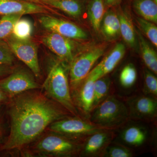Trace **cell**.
Instances as JSON below:
<instances>
[{
    "label": "cell",
    "mask_w": 157,
    "mask_h": 157,
    "mask_svg": "<svg viewBox=\"0 0 157 157\" xmlns=\"http://www.w3.org/2000/svg\"><path fill=\"white\" fill-rule=\"evenodd\" d=\"M10 100V132L1 150H22L54 122L72 115L44 93L36 90L24 92Z\"/></svg>",
    "instance_id": "obj_1"
},
{
    "label": "cell",
    "mask_w": 157,
    "mask_h": 157,
    "mask_svg": "<svg viewBox=\"0 0 157 157\" xmlns=\"http://www.w3.org/2000/svg\"><path fill=\"white\" fill-rule=\"evenodd\" d=\"M69 66L59 60L55 63L42 85L47 97L65 108L74 116H79L73 102L68 72Z\"/></svg>",
    "instance_id": "obj_2"
},
{
    "label": "cell",
    "mask_w": 157,
    "mask_h": 157,
    "mask_svg": "<svg viewBox=\"0 0 157 157\" xmlns=\"http://www.w3.org/2000/svg\"><path fill=\"white\" fill-rule=\"evenodd\" d=\"M31 144V153L42 156L72 157L80 155L83 143L51 132L41 135Z\"/></svg>",
    "instance_id": "obj_3"
},
{
    "label": "cell",
    "mask_w": 157,
    "mask_h": 157,
    "mask_svg": "<svg viewBox=\"0 0 157 157\" xmlns=\"http://www.w3.org/2000/svg\"><path fill=\"white\" fill-rule=\"evenodd\" d=\"M90 121L100 126L114 130L128 120L129 109L122 101L109 96L91 112Z\"/></svg>",
    "instance_id": "obj_4"
},
{
    "label": "cell",
    "mask_w": 157,
    "mask_h": 157,
    "mask_svg": "<svg viewBox=\"0 0 157 157\" xmlns=\"http://www.w3.org/2000/svg\"><path fill=\"white\" fill-rule=\"evenodd\" d=\"M71 139L83 141L90 135L105 130H112L93 123L79 116L67 117L56 121L47 128Z\"/></svg>",
    "instance_id": "obj_5"
},
{
    "label": "cell",
    "mask_w": 157,
    "mask_h": 157,
    "mask_svg": "<svg viewBox=\"0 0 157 157\" xmlns=\"http://www.w3.org/2000/svg\"><path fill=\"white\" fill-rule=\"evenodd\" d=\"M105 49V46L98 45L82 52L74 58L69 67L71 94L88 76L96 62L104 54Z\"/></svg>",
    "instance_id": "obj_6"
},
{
    "label": "cell",
    "mask_w": 157,
    "mask_h": 157,
    "mask_svg": "<svg viewBox=\"0 0 157 157\" xmlns=\"http://www.w3.org/2000/svg\"><path fill=\"white\" fill-rule=\"evenodd\" d=\"M102 75V68L100 63L91 70L79 86L71 94L77 110L78 109L85 115H90L92 111L94 84Z\"/></svg>",
    "instance_id": "obj_7"
},
{
    "label": "cell",
    "mask_w": 157,
    "mask_h": 157,
    "mask_svg": "<svg viewBox=\"0 0 157 157\" xmlns=\"http://www.w3.org/2000/svg\"><path fill=\"white\" fill-rule=\"evenodd\" d=\"M40 87L34 76L25 69L13 70L8 76L0 80V88L9 99L24 92L36 90Z\"/></svg>",
    "instance_id": "obj_8"
},
{
    "label": "cell",
    "mask_w": 157,
    "mask_h": 157,
    "mask_svg": "<svg viewBox=\"0 0 157 157\" xmlns=\"http://www.w3.org/2000/svg\"><path fill=\"white\" fill-rule=\"evenodd\" d=\"M12 53L23 62L35 76L40 75V69L38 59V47L30 39L18 40L11 36L5 39Z\"/></svg>",
    "instance_id": "obj_9"
},
{
    "label": "cell",
    "mask_w": 157,
    "mask_h": 157,
    "mask_svg": "<svg viewBox=\"0 0 157 157\" xmlns=\"http://www.w3.org/2000/svg\"><path fill=\"white\" fill-rule=\"evenodd\" d=\"M39 23L45 29L73 40H86L88 35L81 28L69 21L44 14L40 17Z\"/></svg>",
    "instance_id": "obj_10"
},
{
    "label": "cell",
    "mask_w": 157,
    "mask_h": 157,
    "mask_svg": "<svg viewBox=\"0 0 157 157\" xmlns=\"http://www.w3.org/2000/svg\"><path fill=\"white\" fill-rule=\"evenodd\" d=\"M42 42L59 59L69 65L77 55V43L74 40L58 34L50 32L43 37Z\"/></svg>",
    "instance_id": "obj_11"
},
{
    "label": "cell",
    "mask_w": 157,
    "mask_h": 157,
    "mask_svg": "<svg viewBox=\"0 0 157 157\" xmlns=\"http://www.w3.org/2000/svg\"><path fill=\"white\" fill-rule=\"evenodd\" d=\"M53 11L48 6L25 0H0V16L14 14H48Z\"/></svg>",
    "instance_id": "obj_12"
},
{
    "label": "cell",
    "mask_w": 157,
    "mask_h": 157,
    "mask_svg": "<svg viewBox=\"0 0 157 157\" xmlns=\"http://www.w3.org/2000/svg\"><path fill=\"white\" fill-rule=\"evenodd\" d=\"M113 130H105L90 135L83 142L80 155L103 156L114 137Z\"/></svg>",
    "instance_id": "obj_13"
},
{
    "label": "cell",
    "mask_w": 157,
    "mask_h": 157,
    "mask_svg": "<svg viewBox=\"0 0 157 157\" xmlns=\"http://www.w3.org/2000/svg\"><path fill=\"white\" fill-rule=\"evenodd\" d=\"M129 104L130 117L144 120L156 117L157 102L154 97L140 96L132 99Z\"/></svg>",
    "instance_id": "obj_14"
},
{
    "label": "cell",
    "mask_w": 157,
    "mask_h": 157,
    "mask_svg": "<svg viewBox=\"0 0 157 157\" xmlns=\"http://www.w3.org/2000/svg\"><path fill=\"white\" fill-rule=\"evenodd\" d=\"M100 30L107 40H114L119 36L120 23L118 14L111 11L105 13L101 21Z\"/></svg>",
    "instance_id": "obj_15"
},
{
    "label": "cell",
    "mask_w": 157,
    "mask_h": 157,
    "mask_svg": "<svg viewBox=\"0 0 157 157\" xmlns=\"http://www.w3.org/2000/svg\"><path fill=\"white\" fill-rule=\"evenodd\" d=\"M125 52V46L123 43H118L114 46L100 63L102 68V77L107 76L115 69L123 58Z\"/></svg>",
    "instance_id": "obj_16"
},
{
    "label": "cell",
    "mask_w": 157,
    "mask_h": 157,
    "mask_svg": "<svg viewBox=\"0 0 157 157\" xmlns=\"http://www.w3.org/2000/svg\"><path fill=\"white\" fill-rule=\"evenodd\" d=\"M136 32L142 59L148 70L157 75L156 52L144 39L140 31L136 30Z\"/></svg>",
    "instance_id": "obj_17"
},
{
    "label": "cell",
    "mask_w": 157,
    "mask_h": 157,
    "mask_svg": "<svg viewBox=\"0 0 157 157\" xmlns=\"http://www.w3.org/2000/svg\"><path fill=\"white\" fill-rule=\"evenodd\" d=\"M117 14L120 23V34L123 39L130 47L136 48L137 34L131 19L128 14L122 11Z\"/></svg>",
    "instance_id": "obj_18"
},
{
    "label": "cell",
    "mask_w": 157,
    "mask_h": 157,
    "mask_svg": "<svg viewBox=\"0 0 157 157\" xmlns=\"http://www.w3.org/2000/svg\"><path fill=\"white\" fill-rule=\"evenodd\" d=\"M133 7L140 17L157 23V3L154 0H134Z\"/></svg>",
    "instance_id": "obj_19"
},
{
    "label": "cell",
    "mask_w": 157,
    "mask_h": 157,
    "mask_svg": "<svg viewBox=\"0 0 157 157\" xmlns=\"http://www.w3.org/2000/svg\"><path fill=\"white\" fill-rule=\"evenodd\" d=\"M42 1L45 5L59 9L71 17H78L82 13V6L78 0H42Z\"/></svg>",
    "instance_id": "obj_20"
},
{
    "label": "cell",
    "mask_w": 157,
    "mask_h": 157,
    "mask_svg": "<svg viewBox=\"0 0 157 157\" xmlns=\"http://www.w3.org/2000/svg\"><path fill=\"white\" fill-rule=\"evenodd\" d=\"M88 16L94 30L100 31L101 21L105 14L103 0H90L87 8Z\"/></svg>",
    "instance_id": "obj_21"
},
{
    "label": "cell",
    "mask_w": 157,
    "mask_h": 157,
    "mask_svg": "<svg viewBox=\"0 0 157 157\" xmlns=\"http://www.w3.org/2000/svg\"><path fill=\"white\" fill-rule=\"evenodd\" d=\"M147 132L144 129L137 126H131L124 129L121 133L122 139L130 145L139 146L146 141Z\"/></svg>",
    "instance_id": "obj_22"
},
{
    "label": "cell",
    "mask_w": 157,
    "mask_h": 157,
    "mask_svg": "<svg viewBox=\"0 0 157 157\" xmlns=\"http://www.w3.org/2000/svg\"><path fill=\"white\" fill-rule=\"evenodd\" d=\"M110 83V78L107 76L100 77L95 82L92 110L108 97Z\"/></svg>",
    "instance_id": "obj_23"
},
{
    "label": "cell",
    "mask_w": 157,
    "mask_h": 157,
    "mask_svg": "<svg viewBox=\"0 0 157 157\" xmlns=\"http://www.w3.org/2000/svg\"><path fill=\"white\" fill-rule=\"evenodd\" d=\"M33 31L32 22L28 19L21 17L14 24L11 36L18 40H29L30 39Z\"/></svg>",
    "instance_id": "obj_24"
},
{
    "label": "cell",
    "mask_w": 157,
    "mask_h": 157,
    "mask_svg": "<svg viewBox=\"0 0 157 157\" xmlns=\"http://www.w3.org/2000/svg\"><path fill=\"white\" fill-rule=\"evenodd\" d=\"M22 16L18 14L2 16L0 18V40H5L11 36L14 24Z\"/></svg>",
    "instance_id": "obj_25"
},
{
    "label": "cell",
    "mask_w": 157,
    "mask_h": 157,
    "mask_svg": "<svg viewBox=\"0 0 157 157\" xmlns=\"http://www.w3.org/2000/svg\"><path fill=\"white\" fill-rule=\"evenodd\" d=\"M136 21L142 33L152 43L157 46V27L155 24L140 17L136 18Z\"/></svg>",
    "instance_id": "obj_26"
},
{
    "label": "cell",
    "mask_w": 157,
    "mask_h": 157,
    "mask_svg": "<svg viewBox=\"0 0 157 157\" xmlns=\"http://www.w3.org/2000/svg\"><path fill=\"white\" fill-rule=\"evenodd\" d=\"M137 78L136 68L132 64H129L125 66L121 71L119 76L120 82L124 87H131L135 84Z\"/></svg>",
    "instance_id": "obj_27"
},
{
    "label": "cell",
    "mask_w": 157,
    "mask_h": 157,
    "mask_svg": "<svg viewBox=\"0 0 157 157\" xmlns=\"http://www.w3.org/2000/svg\"><path fill=\"white\" fill-rule=\"evenodd\" d=\"M155 74L148 69L144 71V87L148 94L154 97L157 96V78Z\"/></svg>",
    "instance_id": "obj_28"
},
{
    "label": "cell",
    "mask_w": 157,
    "mask_h": 157,
    "mask_svg": "<svg viewBox=\"0 0 157 157\" xmlns=\"http://www.w3.org/2000/svg\"><path fill=\"white\" fill-rule=\"evenodd\" d=\"M133 153L128 147L122 145L115 144L108 146L104 152L103 157H131Z\"/></svg>",
    "instance_id": "obj_29"
},
{
    "label": "cell",
    "mask_w": 157,
    "mask_h": 157,
    "mask_svg": "<svg viewBox=\"0 0 157 157\" xmlns=\"http://www.w3.org/2000/svg\"><path fill=\"white\" fill-rule=\"evenodd\" d=\"M14 55L5 40H0V65L11 66L14 63Z\"/></svg>",
    "instance_id": "obj_30"
},
{
    "label": "cell",
    "mask_w": 157,
    "mask_h": 157,
    "mask_svg": "<svg viewBox=\"0 0 157 157\" xmlns=\"http://www.w3.org/2000/svg\"><path fill=\"white\" fill-rule=\"evenodd\" d=\"M13 70L11 66L0 65V77L8 76Z\"/></svg>",
    "instance_id": "obj_31"
},
{
    "label": "cell",
    "mask_w": 157,
    "mask_h": 157,
    "mask_svg": "<svg viewBox=\"0 0 157 157\" xmlns=\"http://www.w3.org/2000/svg\"><path fill=\"white\" fill-rule=\"evenodd\" d=\"M9 99L8 96L6 95V94L4 93V92L3 91L2 89L0 88V104L7 102Z\"/></svg>",
    "instance_id": "obj_32"
},
{
    "label": "cell",
    "mask_w": 157,
    "mask_h": 157,
    "mask_svg": "<svg viewBox=\"0 0 157 157\" xmlns=\"http://www.w3.org/2000/svg\"><path fill=\"white\" fill-rule=\"evenodd\" d=\"M25 1H28V2H32L36 3V4H39V5H42L44 6H48L45 5L43 2H42V0H25Z\"/></svg>",
    "instance_id": "obj_33"
},
{
    "label": "cell",
    "mask_w": 157,
    "mask_h": 157,
    "mask_svg": "<svg viewBox=\"0 0 157 157\" xmlns=\"http://www.w3.org/2000/svg\"><path fill=\"white\" fill-rule=\"evenodd\" d=\"M104 1L107 5L110 6V5H113L115 4L118 0H104Z\"/></svg>",
    "instance_id": "obj_34"
},
{
    "label": "cell",
    "mask_w": 157,
    "mask_h": 157,
    "mask_svg": "<svg viewBox=\"0 0 157 157\" xmlns=\"http://www.w3.org/2000/svg\"><path fill=\"white\" fill-rule=\"evenodd\" d=\"M51 1H56V0H51Z\"/></svg>",
    "instance_id": "obj_35"
}]
</instances>
